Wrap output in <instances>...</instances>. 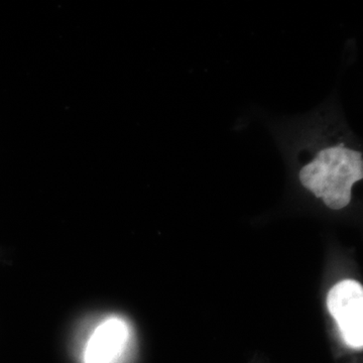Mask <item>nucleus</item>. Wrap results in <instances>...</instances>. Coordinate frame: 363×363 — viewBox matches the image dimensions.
<instances>
[{
    "instance_id": "obj_1",
    "label": "nucleus",
    "mask_w": 363,
    "mask_h": 363,
    "mask_svg": "<svg viewBox=\"0 0 363 363\" xmlns=\"http://www.w3.org/2000/svg\"><path fill=\"white\" fill-rule=\"evenodd\" d=\"M298 178L327 207L343 209L350 205L353 186L362 180V152L344 143H326L313 152Z\"/></svg>"
},
{
    "instance_id": "obj_2",
    "label": "nucleus",
    "mask_w": 363,
    "mask_h": 363,
    "mask_svg": "<svg viewBox=\"0 0 363 363\" xmlns=\"http://www.w3.org/2000/svg\"><path fill=\"white\" fill-rule=\"evenodd\" d=\"M329 312L344 342L354 350L363 346V289L355 281H340L332 288L327 298Z\"/></svg>"
},
{
    "instance_id": "obj_3",
    "label": "nucleus",
    "mask_w": 363,
    "mask_h": 363,
    "mask_svg": "<svg viewBox=\"0 0 363 363\" xmlns=\"http://www.w3.org/2000/svg\"><path fill=\"white\" fill-rule=\"evenodd\" d=\"M131 338L130 325L123 318L109 317L95 327L84 350L85 363H116Z\"/></svg>"
}]
</instances>
